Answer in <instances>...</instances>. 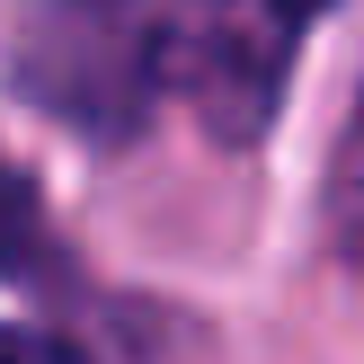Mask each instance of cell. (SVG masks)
I'll return each mask as SVG.
<instances>
[{"instance_id": "obj_4", "label": "cell", "mask_w": 364, "mask_h": 364, "mask_svg": "<svg viewBox=\"0 0 364 364\" xmlns=\"http://www.w3.org/2000/svg\"><path fill=\"white\" fill-rule=\"evenodd\" d=\"M45 258V223H36V196L27 178L0 169V276H27V267Z\"/></svg>"}, {"instance_id": "obj_5", "label": "cell", "mask_w": 364, "mask_h": 364, "mask_svg": "<svg viewBox=\"0 0 364 364\" xmlns=\"http://www.w3.org/2000/svg\"><path fill=\"white\" fill-rule=\"evenodd\" d=\"M0 364H89L71 338H53V329H9L0 320Z\"/></svg>"}, {"instance_id": "obj_3", "label": "cell", "mask_w": 364, "mask_h": 364, "mask_svg": "<svg viewBox=\"0 0 364 364\" xmlns=\"http://www.w3.org/2000/svg\"><path fill=\"white\" fill-rule=\"evenodd\" d=\"M329 223L364 258V98H355V124H347V151H338V169H329Z\"/></svg>"}, {"instance_id": "obj_1", "label": "cell", "mask_w": 364, "mask_h": 364, "mask_svg": "<svg viewBox=\"0 0 364 364\" xmlns=\"http://www.w3.org/2000/svg\"><path fill=\"white\" fill-rule=\"evenodd\" d=\"M9 80L71 134L116 142L169 80V18L151 0H36V18L18 27Z\"/></svg>"}, {"instance_id": "obj_2", "label": "cell", "mask_w": 364, "mask_h": 364, "mask_svg": "<svg viewBox=\"0 0 364 364\" xmlns=\"http://www.w3.org/2000/svg\"><path fill=\"white\" fill-rule=\"evenodd\" d=\"M329 0H178L169 9V89L223 142H258L284 98L302 27Z\"/></svg>"}]
</instances>
